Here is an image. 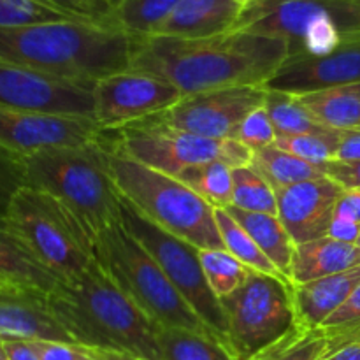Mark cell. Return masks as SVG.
<instances>
[{
  "instance_id": "6da1fadb",
  "label": "cell",
  "mask_w": 360,
  "mask_h": 360,
  "mask_svg": "<svg viewBox=\"0 0 360 360\" xmlns=\"http://www.w3.org/2000/svg\"><path fill=\"white\" fill-rule=\"evenodd\" d=\"M290 55L281 39L231 30L206 39L132 37L130 69L174 84L183 95L266 86Z\"/></svg>"
},
{
  "instance_id": "7a4b0ae2",
  "label": "cell",
  "mask_w": 360,
  "mask_h": 360,
  "mask_svg": "<svg viewBox=\"0 0 360 360\" xmlns=\"http://www.w3.org/2000/svg\"><path fill=\"white\" fill-rule=\"evenodd\" d=\"M132 37L84 21H53L0 28V62L44 76L95 84L130 69Z\"/></svg>"
},
{
  "instance_id": "3957f363",
  "label": "cell",
  "mask_w": 360,
  "mask_h": 360,
  "mask_svg": "<svg viewBox=\"0 0 360 360\" xmlns=\"http://www.w3.org/2000/svg\"><path fill=\"white\" fill-rule=\"evenodd\" d=\"M48 306L77 347L164 360L155 323L95 260L76 276L58 281L48 294Z\"/></svg>"
},
{
  "instance_id": "277c9868",
  "label": "cell",
  "mask_w": 360,
  "mask_h": 360,
  "mask_svg": "<svg viewBox=\"0 0 360 360\" xmlns=\"http://www.w3.org/2000/svg\"><path fill=\"white\" fill-rule=\"evenodd\" d=\"M27 185L48 193L77 218L91 239L120 220L118 192L109 151L101 137L79 146H60L25 157Z\"/></svg>"
},
{
  "instance_id": "5b68a950",
  "label": "cell",
  "mask_w": 360,
  "mask_h": 360,
  "mask_svg": "<svg viewBox=\"0 0 360 360\" xmlns=\"http://www.w3.org/2000/svg\"><path fill=\"white\" fill-rule=\"evenodd\" d=\"M109 165L120 195L143 217L195 248L224 250L214 214L217 210L178 178L137 164L115 151H109Z\"/></svg>"
},
{
  "instance_id": "8992f818",
  "label": "cell",
  "mask_w": 360,
  "mask_h": 360,
  "mask_svg": "<svg viewBox=\"0 0 360 360\" xmlns=\"http://www.w3.org/2000/svg\"><path fill=\"white\" fill-rule=\"evenodd\" d=\"M94 260L155 326L211 333L172 287L157 260L120 220L94 238Z\"/></svg>"
},
{
  "instance_id": "52a82bcc",
  "label": "cell",
  "mask_w": 360,
  "mask_h": 360,
  "mask_svg": "<svg viewBox=\"0 0 360 360\" xmlns=\"http://www.w3.org/2000/svg\"><path fill=\"white\" fill-rule=\"evenodd\" d=\"M232 30L281 39L290 55H326L360 37V7L352 0H255Z\"/></svg>"
},
{
  "instance_id": "ba28073f",
  "label": "cell",
  "mask_w": 360,
  "mask_h": 360,
  "mask_svg": "<svg viewBox=\"0 0 360 360\" xmlns=\"http://www.w3.org/2000/svg\"><path fill=\"white\" fill-rule=\"evenodd\" d=\"M6 220L16 238L58 281L94 262V239L70 211L48 193L25 185L9 204Z\"/></svg>"
},
{
  "instance_id": "9c48e42d",
  "label": "cell",
  "mask_w": 360,
  "mask_h": 360,
  "mask_svg": "<svg viewBox=\"0 0 360 360\" xmlns=\"http://www.w3.org/2000/svg\"><path fill=\"white\" fill-rule=\"evenodd\" d=\"M101 141L109 151L174 178L185 169L206 162L224 160L234 169L252 160V150L239 141L206 139L155 116L122 129L101 130Z\"/></svg>"
},
{
  "instance_id": "30bf717a",
  "label": "cell",
  "mask_w": 360,
  "mask_h": 360,
  "mask_svg": "<svg viewBox=\"0 0 360 360\" xmlns=\"http://www.w3.org/2000/svg\"><path fill=\"white\" fill-rule=\"evenodd\" d=\"M227 345L238 360H250L299 326L292 283L253 271L234 294L221 297Z\"/></svg>"
},
{
  "instance_id": "8fae6325",
  "label": "cell",
  "mask_w": 360,
  "mask_h": 360,
  "mask_svg": "<svg viewBox=\"0 0 360 360\" xmlns=\"http://www.w3.org/2000/svg\"><path fill=\"white\" fill-rule=\"evenodd\" d=\"M120 221L157 260L172 287L188 302L190 308L199 315L207 329L227 343L225 313L220 299L213 294L204 276L199 257L200 250L185 239L176 238L155 225L123 197L122 207H120Z\"/></svg>"
},
{
  "instance_id": "7c38bea8",
  "label": "cell",
  "mask_w": 360,
  "mask_h": 360,
  "mask_svg": "<svg viewBox=\"0 0 360 360\" xmlns=\"http://www.w3.org/2000/svg\"><path fill=\"white\" fill-rule=\"evenodd\" d=\"M185 95L167 81L139 70H122L94 86V122L115 130L171 109Z\"/></svg>"
},
{
  "instance_id": "4fadbf2b",
  "label": "cell",
  "mask_w": 360,
  "mask_h": 360,
  "mask_svg": "<svg viewBox=\"0 0 360 360\" xmlns=\"http://www.w3.org/2000/svg\"><path fill=\"white\" fill-rule=\"evenodd\" d=\"M266 94V86H232L185 95L155 118L206 139H234L246 116L262 108Z\"/></svg>"
},
{
  "instance_id": "5bb4252c",
  "label": "cell",
  "mask_w": 360,
  "mask_h": 360,
  "mask_svg": "<svg viewBox=\"0 0 360 360\" xmlns=\"http://www.w3.org/2000/svg\"><path fill=\"white\" fill-rule=\"evenodd\" d=\"M94 86L0 62V108L94 120Z\"/></svg>"
},
{
  "instance_id": "9a60e30c",
  "label": "cell",
  "mask_w": 360,
  "mask_h": 360,
  "mask_svg": "<svg viewBox=\"0 0 360 360\" xmlns=\"http://www.w3.org/2000/svg\"><path fill=\"white\" fill-rule=\"evenodd\" d=\"M98 137L101 127L90 118L0 108V146L21 157L49 148L94 143Z\"/></svg>"
},
{
  "instance_id": "2e32d148",
  "label": "cell",
  "mask_w": 360,
  "mask_h": 360,
  "mask_svg": "<svg viewBox=\"0 0 360 360\" xmlns=\"http://www.w3.org/2000/svg\"><path fill=\"white\" fill-rule=\"evenodd\" d=\"M360 83V37L348 39L326 55L288 56L266 88L306 95Z\"/></svg>"
},
{
  "instance_id": "e0dca14e",
  "label": "cell",
  "mask_w": 360,
  "mask_h": 360,
  "mask_svg": "<svg viewBox=\"0 0 360 360\" xmlns=\"http://www.w3.org/2000/svg\"><path fill=\"white\" fill-rule=\"evenodd\" d=\"M341 193L343 188L327 176L276 192L278 218L295 245L327 238Z\"/></svg>"
},
{
  "instance_id": "ac0fdd59",
  "label": "cell",
  "mask_w": 360,
  "mask_h": 360,
  "mask_svg": "<svg viewBox=\"0 0 360 360\" xmlns=\"http://www.w3.org/2000/svg\"><path fill=\"white\" fill-rule=\"evenodd\" d=\"M0 340L72 343L49 311L48 294L25 287L0 288Z\"/></svg>"
},
{
  "instance_id": "d6986e66",
  "label": "cell",
  "mask_w": 360,
  "mask_h": 360,
  "mask_svg": "<svg viewBox=\"0 0 360 360\" xmlns=\"http://www.w3.org/2000/svg\"><path fill=\"white\" fill-rule=\"evenodd\" d=\"M243 7L234 0H179L155 35L206 39L234 28Z\"/></svg>"
},
{
  "instance_id": "ffe728a7",
  "label": "cell",
  "mask_w": 360,
  "mask_h": 360,
  "mask_svg": "<svg viewBox=\"0 0 360 360\" xmlns=\"http://www.w3.org/2000/svg\"><path fill=\"white\" fill-rule=\"evenodd\" d=\"M360 285V266L302 285H292L299 326L319 329Z\"/></svg>"
},
{
  "instance_id": "44dd1931",
  "label": "cell",
  "mask_w": 360,
  "mask_h": 360,
  "mask_svg": "<svg viewBox=\"0 0 360 360\" xmlns=\"http://www.w3.org/2000/svg\"><path fill=\"white\" fill-rule=\"evenodd\" d=\"M360 266V246L320 238L295 245L290 267V283L302 285Z\"/></svg>"
},
{
  "instance_id": "7402d4cb",
  "label": "cell",
  "mask_w": 360,
  "mask_h": 360,
  "mask_svg": "<svg viewBox=\"0 0 360 360\" xmlns=\"http://www.w3.org/2000/svg\"><path fill=\"white\" fill-rule=\"evenodd\" d=\"M0 278L18 287L49 294L58 280L41 266L16 238L6 217H0Z\"/></svg>"
},
{
  "instance_id": "603a6c76",
  "label": "cell",
  "mask_w": 360,
  "mask_h": 360,
  "mask_svg": "<svg viewBox=\"0 0 360 360\" xmlns=\"http://www.w3.org/2000/svg\"><path fill=\"white\" fill-rule=\"evenodd\" d=\"M229 214L245 229L255 245L262 250L264 255L274 264L281 276L290 281L292 257H294L295 243L276 214L250 213V211L227 207Z\"/></svg>"
},
{
  "instance_id": "cb8c5ba5",
  "label": "cell",
  "mask_w": 360,
  "mask_h": 360,
  "mask_svg": "<svg viewBox=\"0 0 360 360\" xmlns=\"http://www.w3.org/2000/svg\"><path fill=\"white\" fill-rule=\"evenodd\" d=\"M164 360H238L224 340L211 333L155 326Z\"/></svg>"
},
{
  "instance_id": "d4e9b609",
  "label": "cell",
  "mask_w": 360,
  "mask_h": 360,
  "mask_svg": "<svg viewBox=\"0 0 360 360\" xmlns=\"http://www.w3.org/2000/svg\"><path fill=\"white\" fill-rule=\"evenodd\" d=\"M299 97L320 125L336 130H360V83Z\"/></svg>"
},
{
  "instance_id": "484cf974",
  "label": "cell",
  "mask_w": 360,
  "mask_h": 360,
  "mask_svg": "<svg viewBox=\"0 0 360 360\" xmlns=\"http://www.w3.org/2000/svg\"><path fill=\"white\" fill-rule=\"evenodd\" d=\"M248 165L269 183L274 192L326 176L322 165L309 164V162L281 150L276 144L252 151V160Z\"/></svg>"
},
{
  "instance_id": "4316f807",
  "label": "cell",
  "mask_w": 360,
  "mask_h": 360,
  "mask_svg": "<svg viewBox=\"0 0 360 360\" xmlns=\"http://www.w3.org/2000/svg\"><path fill=\"white\" fill-rule=\"evenodd\" d=\"M264 109L269 115L276 137L302 136V134H313L326 129L316 122L315 116L309 112L299 95L267 88Z\"/></svg>"
},
{
  "instance_id": "83f0119b",
  "label": "cell",
  "mask_w": 360,
  "mask_h": 360,
  "mask_svg": "<svg viewBox=\"0 0 360 360\" xmlns=\"http://www.w3.org/2000/svg\"><path fill=\"white\" fill-rule=\"evenodd\" d=\"M176 178L214 210L232 206V167L224 160L206 162L185 169Z\"/></svg>"
},
{
  "instance_id": "f1b7e54d",
  "label": "cell",
  "mask_w": 360,
  "mask_h": 360,
  "mask_svg": "<svg viewBox=\"0 0 360 360\" xmlns=\"http://www.w3.org/2000/svg\"><path fill=\"white\" fill-rule=\"evenodd\" d=\"M179 0H123L112 9L115 28L130 37L155 35Z\"/></svg>"
},
{
  "instance_id": "f546056e",
  "label": "cell",
  "mask_w": 360,
  "mask_h": 360,
  "mask_svg": "<svg viewBox=\"0 0 360 360\" xmlns=\"http://www.w3.org/2000/svg\"><path fill=\"white\" fill-rule=\"evenodd\" d=\"M199 257L204 276L218 299L239 290L253 273L227 250H200Z\"/></svg>"
},
{
  "instance_id": "4dcf8cb0",
  "label": "cell",
  "mask_w": 360,
  "mask_h": 360,
  "mask_svg": "<svg viewBox=\"0 0 360 360\" xmlns=\"http://www.w3.org/2000/svg\"><path fill=\"white\" fill-rule=\"evenodd\" d=\"M217 225L220 232L224 250H227L231 255H234L239 262L248 266L250 269L264 274H274L281 276L280 271L274 267V264L262 253V250L255 245L248 232L231 217L225 210H217Z\"/></svg>"
},
{
  "instance_id": "1f68e13d",
  "label": "cell",
  "mask_w": 360,
  "mask_h": 360,
  "mask_svg": "<svg viewBox=\"0 0 360 360\" xmlns=\"http://www.w3.org/2000/svg\"><path fill=\"white\" fill-rule=\"evenodd\" d=\"M232 207L250 213L276 214V192L250 165L232 169Z\"/></svg>"
},
{
  "instance_id": "d6a6232c",
  "label": "cell",
  "mask_w": 360,
  "mask_h": 360,
  "mask_svg": "<svg viewBox=\"0 0 360 360\" xmlns=\"http://www.w3.org/2000/svg\"><path fill=\"white\" fill-rule=\"evenodd\" d=\"M327 345V336L322 329L297 326L287 336L264 348L250 360H323Z\"/></svg>"
},
{
  "instance_id": "836d02e7",
  "label": "cell",
  "mask_w": 360,
  "mask_h": 360,
  "mask_svg": "<svg viewBox=\"0 0 360 360\" xmlns=\"http://www.w3.org/2000/svg\"><path fill=\"white\" fill-rule=\"evenodd\" d=\"M343 130L336 129H322L313 134H302V136H288L276 137V146L302 160L315 165H326L327 162H333L336 157V151L340 148Z\"/></svg>"
},
{
  "instance_id": "e575fe53",
  "label": "cell",
  "mask_w": 360,
  "mask_h": 360,
  "mask_svg": "<svg viewBox=\"0 0 360 360\" xmlns=\"http://www.w3.org/2000/svg\"><path fill=\"white\" fill-rule=\"evenodd\" d=\"M70 18L35 2V0H0V28L67 21ZM76 21V20H72Z\"/></svg>"
},
{
  "instance_id": "d590c367",
  "label": "cell",
  "mask_w": 360,
  "mask_h": 360,
  "mask_svg": "<svg viewBox=\"0 0 360 360\" xmlns=\"http://www.w3.org/2000/svg\"><path fill=\"white\" fill-rule=\"evenodd\" d=\"M35 2L49 7L70 20L115 28L111 21L112 9L105 0H35Z\"/></svg>"
},
{
  "instance_id": "8d00e7d4",
  "label": "cell",
  "mask_w": 360,
  "mask_h": 360,
  "mask_svg": "<svg viewBox=\"0 0 360 360\" xmlns=\"http://www.w3.org/2000/svg\"><path fill=\"white\" fill-rule=\"evenodd\" d=\"M319 329L326 333L329 347L360 334V285L347 299V302L336 313H333Z\"/></svg>"
},
{
  "instance_id": "74e56055",
  "label": "cell",
  "mask_w": 360,
  "mask_h": 360,
  "mask_svg": "<svg viewBox=\"0 0 360 360\" xmlns=\"http://www.w3.org/2000/svg\"><path fill=\"white\" fill-rule=\"evenodd\" d=\"M25 185V157L0 146V217H6L11 200Z\"/></svg>"
},
{
  "instance_id": "f35d334b",
  "label": "cell",
  "mask_w": 360,
  "mask_h": 360,
  "mask_svg": "<svg viewBox=\"0 0 360 360\" xmlns=\"http://www.w3.org/2000/svg\"><path fill=\"white\" fill-rule=\"evenodd\" d=\"M234 139L245 144L252 151L273 146L276 143V132H274V127L264 105L253 111L252 115L246 116L245 122L241 123V127L236 132Z\"/></svg>"
},
{
  "instance_id": "ab89813d",
  "label": "cell",
  "mask_w": 360,
  "mask_h": 360,
  "mask_svg": "<svg viewBox=\"0 0 360 360\" xmlns=\"http://www.w3.org/2000/svg\"><path fill=\"white\" fill-rule=\"evenodd\" d=\"M327 178L336 181L343 190H360V160L357 162H327L323 165Z\"/></svg>"
},
{
  "instance_id": "60d3db41",
  "label": "cell",
  "mask_w": 360,
  "mask_h": 360,
  "mask_svg": "<svg viewBox=\"0 0 360 360\" xmlns=\"http://www.w3.org/2000/svg\"><path fill=\"white\" fill-rule=\"evenodd\" d=\"M41 360H79L72 343L62 341H35Z\"/></svg>"
},
{
  "instance_id": "b9f144b4",
  "label": "cell",
  "mask_w": 360,
  "mask_h": 360,
  "mask_svg": "<svg viewBox=\"0 0 360 360\" xmlns=\"http://www.w3.org/2000/svg\"><path fill=\"white\" fill-rule=\"evenodd\" d=\"M334 218L360 224V190H343L336 202Z\"/></svg>"
},
{
  "instance_id": "7bdbcfd3",
  "label": "cell",
  "mask_w": 360,
  "mask_h": 360,
  "mask_svg": "<svg viewBox=\"0 0 360 360\" xmlns=\"http://www.w3.org/2000/svg\"><path fill=\"white\" fill-rule=\"evenodd\" d=\"M334 160L338 162L360 160V130H343L340 148H338Z\"/></svg>"
},
{
  "instance_id": "ee69618b",
  "label": "cell",
  "mask_w": 360,
  "mask_h": 360,
  "mask_svg": "<svg viewBox=\"0 0 360 360\" xmlns=\"http://www.w3.org/2000/svg\"><path fill=\"white\" fill-rule=\"evenodd\" d=\"M323 360H360V334L327 348Z\"/></svg>"
},
{
  "instance_id": "f6af8a7d",
  "label": "cell",
  "mask_w": 360,
  "mask_h": 360,
  "mask_svg": "<svg viewBox=\"0 0 360 360\" xmlns=\"http://www.w3.org/2000/svg\"><path fill=\"white\" fill-rule=\"evenodd\" d=\"M329 238L336 239L341 243H350V245H357L360 236V224L355 221L343 220V218H334L333 224L329 227Z\"/></svg>"
},
{
  "instance_id": "bcb514c9",
  "label": "cell",
  "mask_w": 360,
  "mask_h": 360,
  "mask_svg": "<svg viewBox=\"0 0 360 360\" xmlns=\"http://www.w3.org/2000/svg\"><path fill=\"white\" fill-rule=\"evenodd\" d=\"M7 360H41L35 341H4Z\"/></svg>"
},
{
  "instance_id": "7dc6e473",
  "label": "cell",
  "mask_w": 360,
  "mask_h": 360,
  "mask_svg": "<svg viewBox=\"0 0 360 360\" xmlns=\"http://www.w3.org/2000/svg\"><path fill=\"white\" fill-rule=\"evenodd\" d=\"M76 354L79 360H146L136 357L132 354H123V352H112V350H102V348H86V347H77Z\"/></svg>"
},
{
  "instance_id": "c3c4849f",
  "label": "cell",
  "mask_w": 360,
  "mask_h": 360,
  "mask_svg": "<svg viewBox=\"0 0 360 360\" xmlns=\"http://www.w3.org/2000/svg\"><path fill=\"white\" fill-rule=\"evenodd\" d=\"M234 2L238 4V6H241L243 9H245L246 6H250V4H253V2H255V0H234Z\"/></svg>"
},
{
  "instance_id": "681fc988",
  "label": "cell",
  "mask_w": 360,
  "mask_h": 360,
  "mask_svg": "<svg viewBox=\"0 0 360 360\" xmlns=\"http://www.w3.org/2000/svg\"><path fill=\"white\" fill-rule=\"evenodd\" d=\"M0 360H7V354H6V348H4L2 340H0Z\"/></svg>"
},
{
  "instance_id": "f907efd6",
  "label": "cell",
  "mask_w": 360,
  "mask_h": 360,
  "mask_svg": "<svg viewBox=\"0 0 360 360\" xmlns=\"http://www.w3.org/2000/svg\"><path fill=\"white\" fill-rule=\"evenodd\" d=\"M4 287H18V285H13V283H9V281H6L0 278V288H4Z\"/></svg>"
},
{
  "instance_id": "816d5d0a",
  "label": "cell",
  "mask_w": 360,
  "mask_h": 360,
  "mask_svg": "<svg viewBox=\"0 0 360 360\" xmlns=\"http://www.w3.org/2000/svg\"><path fill=\"white\" fill-rule=\"evenodd\" d=\"M105 2H108L109 6H111V9H115V7L118 6V4H122L123 0H105Z\"/></svg>"
},
{
  "instance_id": "f5cc1de1",
  "label": "cell",
  "mask_w": 360,
  "mask_h": 360,
  "mask_svg": "<svg viewBox=\"0 0 360 360\" xmlns=\"http://www.w3.org/2000/svg\"><path fill=\"white\" fill-rule=\"evenodd\" d=\"M352 2H355V4H357V6L360 7V0H352Z\"/></svg>"
},
{
  "instance_id": "db71d44e",
  "label": "cell",
  "mask_w": 360,
  "mask_h": 360,
  "mask_svg": "<svg viewBox=\"0 0 360 360\" xmlns=\"http://www.w3.org/2000/svg\"><path fill=\"white\" fill-rule=\"evenodd\" d=\"M357 246H360V236H359V241H357Z\"/></svg>"
}]
</instances>
